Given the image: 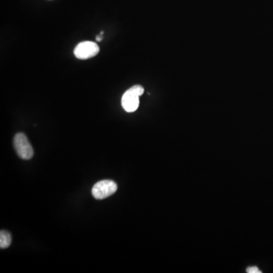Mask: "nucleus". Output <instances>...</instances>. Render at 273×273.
Segmentation results:
<instances>
[{"label":"nucleus","instance_id":"obj_1","mask_svg":"<svg viewBox=\"0 0 273 273\" xmlns=\"http://www.w3.org/2000/svg\"><path fill=\"white\" fill-rule=\"evenodd\" d=\"M144 87L134 85L127 90L122 98V106L127 112H134L139 106V98L144 94Z\"/></svg>","mask_w":273,"mask_h":273},{"label":"nucleus","instance_id":"obj_2","mask_svg":"<svg viewBox=\"0 0 273 273\" xmlns=\"http://www.w3.org/2000/svg\"><path fill=\"white\" fill-rule=\"evenodd\" d=\"M14 147L19 157L30 159L34 156V149L29 142L27 136L23 133H18L14 138Z\"/></svg>","mask_w":273,"mask_h":273},{"label":"nucleus","instance_id":"obj_3","mask_svg":"<svg viewBox=\"0 0 273 273\" xmlns=\"http://www.w3.org/2000/svg\"><path fill=\"white\" fill-rule=\"evenodd\" d=\"M117 189V184L114 181L112 180H102L94 184L92 195L97 199H106L114 195Z\"/></svg>","mask_w":273,"mask_h":273},{"label":"nucleus","instance_id":"obj_4","mask_svg":"<svg viewBox=\"0 0 273 273\" xmlns=\"http://www.w3.org/2000/svg\"><path fill=\"white\" fill-rule=\"evenodd\" d=\"M99 52V47L92 41H84L77 44L74 50L76 58L78 59H88L94 57Z\"/></svg>","mask_w":273,"mask_h":273},{"label":"nucleus","instance_id":"obj_5","mask_svg":"<svg viewBox=\"0 0 273 273\" xmlns=\"http://www.w3.org/2000/svg\"><path fill=\"white\" fill-rule=\"evenodd\" d=\"M12 243V237L10 233L6 231H1L0 232V248L2 249L9 248Z\"/></svg>","mask_w":273,"mask_h":273},{"label":"nucleus","instance_id":"obj_6","mask_svg":"<svg viewBox=\"0 0 273 273\" xmlns=\"http://www.w3.org/2000/svg\"><path fill=\"white\" fill-rule=\"evenodd\" d=\"M247 273H261V271L256 267H250L247 269Z\"/></svg>","mask_w":273,"mask_h":273},{"label":"nucleus","instance_id":"obj_7","mask_svg":"<svg viewBox=\"0 0 273 273\" xmlns=\"http://www.w3.org/2000/svg\"><path fill=\"white\" fill-rule=\"evenodd\" d=\"M96 40H97V41H98V42H99V41H102V34H99V35L97 36V38H96Z\"/></svg>","mask_w":273,"mask_h":273}]
</instances>
